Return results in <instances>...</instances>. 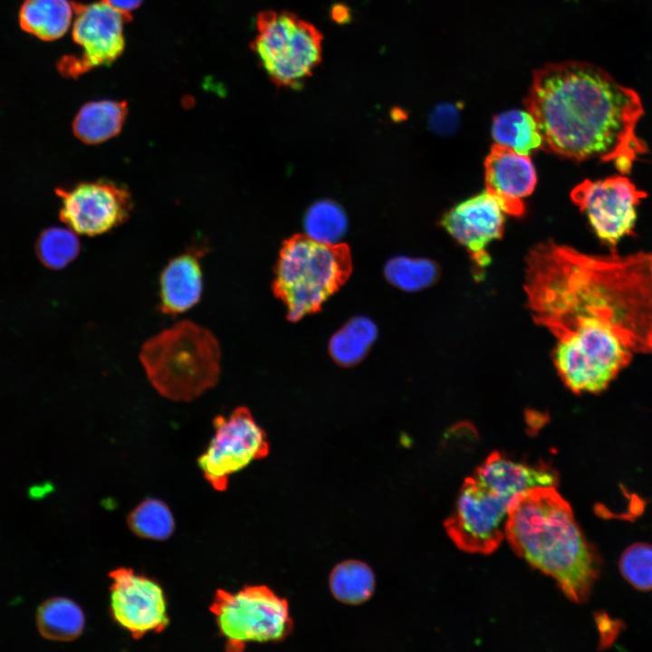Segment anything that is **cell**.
Segmentation results:
<instances>
[{
    "label": "cell",
    "mask_w": 652,
    "mask_h": 652,
    "mask_svg": "<svg viewBox=\"0 0 652 652\" xmlns=\"http://www.w3.org/2000/svg\"><path fill=\"white\" fill-rule=\"evenodd\" d=\"M525 264L532 317L556 340L605 328L634 353H652V251L593 255L548 240L529 251Z\"/></svg>",
    "instance_id": "6da1fadb"
},
{
    "label": "cell",
    "mask_w": 652,
    "mask_h": 652,
    "mask_svg": "<svg viewBox=\"0 0 652 652\" xmlns=\"http://www.w3.org/2000/svg\"><path fill=\"white\" fill-rule=\"evenodd\" d=\"M545 149L583 160L598 158L628 174L647 144L637 134L639 95L603 69L580 61L537 70L524 101Z\"/></svg>",
    "instance_id": "7a4b0ae2"
},
{
    "label": "cell",
    "mask_w": 652,
    "mask_h": 652,
    "mask_svg": "<svg viewBox=\"0 0 652 652\" xmlns=\"http://www.w3.org/2000/svg\"><path fill=\"white\" fill-rule=\"evenodd\" d=\"M505 537L518 556L554 579L570 600L589 599L601 559L556 487L517 494L510 504Z\"/></svg>",
    "instance_id": "3957f363"
},
{
    "label": "cell",
    "mask_w": 652,
    "mask_h": 652,
    "mask_svg": "<svg viewBox=\"0 0 652 652\" xmlns=\"http://www.w3.org/2000/svg\"><path fill=\"white\" fill-rule=\"evenodd\" d=\"M558 484V473L550 465L516 461L494 451L464 481L454 510L445 522L446 531L460 550L490 554L505 536L515 495Z\"/></svg>",
    "instance_id": "277c9868"
},
{
    "label": "cell",
    "mask_w": 652,
    "mask_h": 652,
    "mask_svg": "<svg viewBox=\"0 0 652 652\" xmlns=\"http://www.w3.org/2000/svg\"><path fill=\"white\" fill-rule=\"evenodd\" d=\"M221 350L206 328L184 320L148 339L139 360L148 379L164 398L189 402L215 387Z\"/></svg>",
    "instance_id": "5b68a950"
},
{
    "label": "cell",
    "mask_w": 652,
    "mask_h": 652,
    "mask_svg": "<svg viewBox=\"0 0 652 652\" xmlns=\"http://www.w3.org/2000/svg\"><path fill=\"white\" fill-rule=\"evenodd\" d=\"M351 262L346 246L319 244L305 235L286 241L281 250L273 290L296 322L321 309L346 282Z\"/></svg>",
    "instance_id": "8992f818"
},
{
    "label": "cell",
    "mask_w": 652,
    "mask_h": 652,
    "mask_svg": "<svg viewBox=\"0 0 652 652\" xmlns=\"http://www.w3.org/2000/svg\"><path fill=\"white\" fill-rule=\"evenodd\" d=\"M251 48L277 87L299 89L322 59L321 33L289 11L264 10L256 16Z\"/></svg>",
    "instance_id": "52a82bcc"
},
{
    "label": "cell",
    "mask_w": 652,
    "mask_h": 652,
    "mask_svg": "<svg viewBox=\"0 0 652 652\" xmlns=\"http://www.w3.org/2000/svg\"><path fill=\"white\" fill-rule=\"evenodd\" d=\"M226 650L240 652L248 643L280 642L292 630L288 601L269 587L254 585L236 592L217 590L210 607Z\"/></svg>",
    "instance_id": "ba28073f"
},
{
    "label": "cell",
    "mask_w": 652,
    "mask_h": 652,
    "mask_svg": "<svg viewBox=\"0 0 652 652\" xmlns=\"http://www.w3.org/2000/svg\"><path fill=\"white\" fill-rule=\"evenodd\" d=\"M213 427L214 436L197 462L212 487L225 491L232 475L267 456L269 442L245 407H237L228 416H216Z\"/></svg>",
    "instance_id": "9c48e42d"
},
{
    "label": "cell",
    "mask_w": 652,
    "mask_h": 652,
    "mask_svg": "<svg viewBox=\"0 0 652 652\" xmlns=\"http://www.w3.org/2000/svg\"><path fill=\"white\" fill-rule=\"evenodd\" d=\"M646 197L624 174L587 179L571 191L572 201L586 215L595 234L611 247L631 235L638 207Z\"/></svg>",
    "instance_id": "30bf717a"
},
{
    "label": "cell",
    "mask_w": 652,
    "mask_h": 652,
    "mask_svg": "<svg viewBox=\"0 0 652 652\" xmlns=\"http://www.w3.org/2000/svg\"><path fill=\"white\" fill-rule=\"evenodd\" d=\"M59 216L78 235L95 236L124 224L133 209L130 192L116 182L99 179L57 187Z\"/></svg>",
    "instance_id": "8fae6325"
},
{
    "label": "cell",
    "mask_w": 652,
    "mask_h": 652,
    "mask_svg": "<svg viewBox=\"0 0 652 652\" xmlns=\"http://www.w3.org/2000/svg\"><path fill=\"white\" fill-rule=\"evenodd\" d=\"M110 613L134 638L160 632L168 624L167 601L155 580L120 568L110 573Z\"/></svg>",
    "instance_id": "7c38bea8"
},
{
    "label": "cell",
    "mask_w": 652,
    "mask_h": 652,
    "mask_svg": "<svg viewBox=\"0 0 652 652\" xmlns=\"http://www.w3.org/2000/svg\"><path fill=\"white\" fill-rule=\"evenodd\" d=\"M73 8L72 39L82 49L79 56L88 71L111 64L124 51V24L131 21L130 14L102 0L88 5L73 2Z\"/></svg>",
    "instance_id": "4fadbf2b"
},
{
    "label": "cell",
    "mask_w": 652,
    "mask_h": 652,
    "mask_svg": "<svg viewBox=\"0 0 652 652\" xmlns=\"http://www.w3.org/2000/svg\"><path fill=\"white\" fill-rule=\"evenodd\" d=\"M503 212L497 202L484 191L448 211L442 219V225L468 250L477 265L484 267L490 263L487 245L502 237Z\"/></svg>",
    "instance_id": "5bb4252c"
},
{
    "label": "cell",
    "mask_w": 652,
    "mask_h": 652,
    "mask_svg": "<svg viewBox=\"0 0 652 652\" xmlns=\"http://www.w3.org/2000/svg\"><path fill=\"white\" fill-rule=\"evenodd\" d=\"M485 192L502 210L513 216L524 212L523 199L534 189L537 177L531 158L495 144L484 161Z\"/></svg>",
    "instance_id": "9a60e30c"
},
{
    "label": "cell",
    "mask_w": 652,
    "mask_h": 652,
    "mask_svg": "<svg viewBox=\"0 0 652 652\" xmlns=\"http://www.w3.org/2000/svg\"><path fill=\"white\" fill-rule=\"evenodd\" d=\"M206 246L193 245L173 257L165 265L159 277L161 312L177 315L196 305L202 295L203 273L200 257Z\"/></svg>",
    "instance_id": "2e32d148"
},
{
    "label": "cell",
    "mask_w": 652,
    "mask_h": 652,
    "mask_svg": "<svg viewBox=\"0 0 652 652\" xmlns=\"http://www.w3.org/2000/svg\"><path fill=\"white\" fill-rule=\"evenodd\" d=\"M125 101L101 100L83 104L72 120V132L82 143L97 145L116 137L128 116Z\"/></svg>",
    "instance_id": "e0dca14e"
},
{
    "label": "cell",
    "mask_w": 652,
    "mask_h": 652,
    "mask_svg": "<svg viewBox=\"0 0 652 652\" xmlns=\"http://www.w3.org/2000/svg\"><path fill=\"white\" fill-rule=\"evenodd\" d=\"M73 2L69 0H24L19 11L23 30L43 41L65 34L73 17Z\"/></svg>",
    "instance_id": "ac0fdd59"
},
{
    "label": "cell",
    "mask_w": 652,
    "mask_h": 652,
    "mask_svg": "<svg viewBox=\"0 0 652 652\" xmlns=\"http://www.w3.org/2000/svg\"><path fill=\"white\" fill-rule=\"evenodd\" d=\"M40 634L53 641H72L82 632L85 618L81 608L72 600L54 597L43 601L36 612Z\"/></svg>",
    "instance_id": "d6986e66"
},
{
    "label": "cell",
    "mask_w": 652,
    "mask_h": 652,
    "mask_svg": "<svg viewBox=\"0 0 652 652\" xmlns=\"http://www.w3.org/2000/svg\"><path fill=\"white\" fill-rule=\"evenodd\" d=\"M377 337L378 327L372 320L354 317L331 336L329 353L340 366H355L367 356Z\"/></svg>",
    "instance_id": "ffe728a7"
},
{
    "label": "cell",
    "mask_w": 652,
    "mask_h": 652,
    "mask_svg": "<svg viewBox=\"0 0 652 652\" xmlns=\"http://www.w3.org/2000/svg\"><path fill=\"white\" fill-rule=\"evenodd\" d=\"M492 135L496 144L523 155L528 156L532 150L542 147L536 121L527 110H510L496 115Z\"/></svg>",
    "instance_id": "44dd1931"
},
{
    "label": "cell",
    "mask_w": 652,
    "mask_h": 652,
    "mask_svg": "<svg viewBox=\"0 0 652 652\" xmlns=\"http://www.w3.org/2000/svg\"><path fill=\"white\" fill-rule=\"evenodd\" d=\"M330 589L334 598L345 604H361L372 596L375 576L366 563L345 561L338 564L330 576Z\"/></svg>",
    "instance_id": "7402d4cb"
},
{
    "label": "cell",
    "mask_w": 652,
    "mask_h": 652,
    "mask_svg": "<svg viewBox=\"0 0 652 652\" xmlns=\"http://www.w3.org/2000/svg\"><path fill=\"white\" fill-rule=\"evenodd\" d=\"M305 236L319 244L337 245L348 230V217L337 202L321 199L312 204L303 217Z\"/></svg>",
    "instance_id": "603a6c76"
},
{
    "label": "cell",
    "mask_w": 652,
    "mask_h": 652,
    "mask_svg": "<svg viewBox=\"0 0 652 652\" xmlns=\"http://www.w3.org/2000/svg\"><path fill=\"white\" fill-rule=\"evenodd\" d=\"M384 274L396 288L417 292L434 284L439 278L440 270L432 260L398 255L386 263Z\"/></svg>",
    "instance_id": "cb8c5ba5"
},
{
    "label": "cell",
    "mask_w": 652,
    "mask_h": 652,
    "mask_svg": "<svg viewBox=\"0 0 652 652\" xmlns=\"http://www.w3.org/2000/svg\"><path fill=\"white\" fill-rule=\"evenodd\" d=\"M81 244L76 233L70 228L48 227L42 231L35 243L39 261L49 269L66 267L79 254Z\"/></svg>",
    "instance_id": "d4e9b609"
},
{
    "label": "cell",
    "mask_w": 652,
    "mask_h": 652,
    "mask_svg": "<svg viewBox=\"0 0 652 652\" xmlns=\"http://www.w3.org/2000/svg\"><path fill=\"white\" fill-rule=\"evenodd\" d=\"M128 523L138 536L158 541L168 538L175 527L169 508L157 499H148L139 503L130 513Z\"/></svg>",
    "instance_id": "484cf974"
},
{
    "label": "cell",
    "mask_w": 652,
    "mask_h": 652,
    "mask_svg": "<svg viewBox=\"0 0 652 652\" xmlns=\"http://www.w3.org/2000/svg\"><path fill=\"white\" fill-rule=\"evenodd\" d=\"M618 568L623 578L641 591L652 590V545L638 542L628 547L620 556Z\"/></svg>",
    "instance_id": "4316f807"
},
{
    "label": "cell",
    "mask_w": 652,
    "mask_h": 652,
    "mask_svg": "<svg viewBox=\"0 0 652 652\" xmlns=\"http://www.w3.org/2000/svg\"><path fill=\"white\" fill-rule=\"evenodd\" d=\"M595 620L599 633V649L610 647L625 628V624L618 618H612L603 611L595 614Z\"/></svg>",
    "instance_id": "83f0119b"
},
{
    "label": "cell",
    "mask_w": 652,
    "mask_h": 652,
    "mask_svg": "<svg viewBox=\"0 0 652 652\" xmlns=\"http://www.w3.org/2000/svg\"><path fill=\"white\" fill-rule=\"evenodd\" d=\"M457 124V114L449 107L437 108L430 118V127L439 134H450Z\"/></svg>",
    "instance_id": "f1b7e54d"
},
{
    "label": "cell",
    "mask_w": 652,
    "mask_h": 652,
    "mask_svg": "<svg viewBox=\"0 0 652 652\" xmlns=\"http://www.w3.org/2000/svg\"><path fill=\"white\" fill-rule=\"evenodd\" d=\"M331 17L339 24H345L351 20L350 9L342 3L334 4L331 8Z\"/></svg>",
    "instance_id": "f546056e"
},
{
    "label": "cell",
    "mask_w": 652,
    "mask_h": 652,
    "mask_svg": "<svg viewBox=\"0 0 652 652\" xmlns=\"http://www.w3.org/2000/svg\"><path fill=\"white\" fill-rule=\"evenodd\" d=\"M114 9L130 14V12L139 8L144 0H102Z\"/></svg>",
    "instance_id": "4dcf8cb0"
}]
</instances>
